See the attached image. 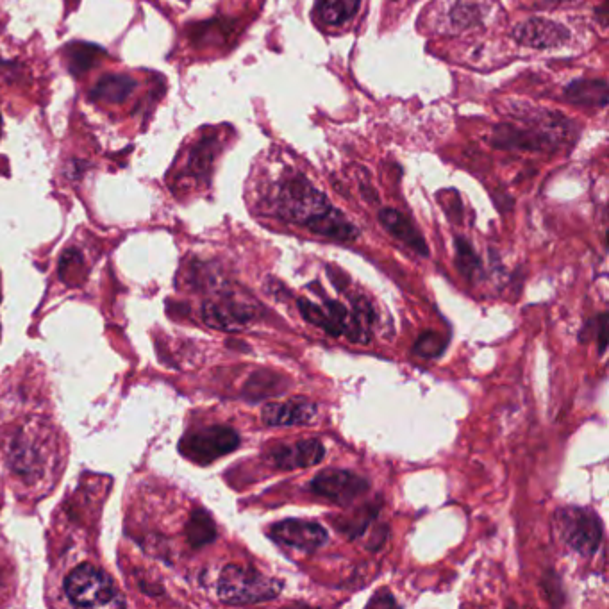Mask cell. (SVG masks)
<instances>
[{
    "label": "cell",
    "instance_id": "6da1fadb",
    "mask_svg": "<svg viewBox=\"0 0 609 609\" xmlns=\"http://www.w3.org/2000/svg\"><path fill=\"white\" fill-rule=\"evenodd\" d=\"M277 206L281 217L334 242H352L359 236L358 227L304 176L290 177L281 184Z\"/></svg>",
    "mask_w": 609,
    "mask_h": 609
},
{
    "label": "cell",
    "instance_id": "7a4b0ae2",
    "mask_svg": "<svg viewBox=\"0 0 609 609\" xmlns=\"http://www.w3.org/2000/svg\"><path fill=\"white\" fill-rule=\"evenodd\" d=\"M217 592L220 601L226 604H258L277 599L283 592V583L261 574L256 568L229 565L220 574Z\"/></svg>",
    "mask_w": 609,
    "mask_h": 609
},
{
    "label": "cell",
    "instance_id": "3957f363",
    "mask_svg": "<svg viewBox=\"0 0 609 609\" xmlns=\"http://www.w3.org/2000/svg\"><path fill=\"white\" fill-rule=\"evenodd\" d=\"M65 593L70 602L81 608L124 606L111 577L92 565H81L68 574Z\"/></svg>",
    "mask_w": 609,
    "mask_h": 609
},
{
    "label": "cell",
    "instance_id": "277c9868",
    "mask_svg": "<svg viewBox=\"0 0 609 609\" xmlns=\"http://www.w3.org/2000/svg\"><path fill=\"white\" fill-rule=\"evenodd\" d=\"M297 306L308 324L326 331L334 338L347 336L354 343L370 342V329L361 326L358 318L354 317V313L345 308L342 302L324 299V306H317L308 299H299Z\"/></svg>",
    "mask_w": 609,
    "mask_h": 609
},
{
    "label": "cell",
    "instance_id": "5b68a950",
    "mask_svg": "<svg viewBox=\"0 0 609 609\" xmlns=\"http://www.w3.org/2000/svg\"><path fill=\"white\" fill-rule=\"evenodd\" d=\"M554 526L570 549L583 556L599 551L604 529L599 515L590 509L561 508L554 515Z\"/></svg>",
    "mask_w": 609,
    "mask_h": 609
},
{
    "label": "cell",
    "instance_id": "8992f818",
    "mask_svg": "<svg viewBox=\"0 0 609 609\" xmlns=\"http://www.w3.org/2000/svg\"><path fill=\"white\" fill-rule=\"evenodd\" d=\"M309 490L338 506H351L352 502L368 493L370 483L351 470L327 468L315 476L309 484Z\"/></svg>",
    "mask_w": 609,
    "mask_h": 609
},
{
    "label": "cell",
    "instance_id": "52a82bcc",
    "mask_svg": "<svg viewBox=\"0 0 609 609\" xmlns=\"http://www.w3.org/2000/svg\"><path fill=\"white\" fill-rule=\"evenodd\" d=\"M240 445V436L231 427L213 426L190 434L183 442V451L197 463H211L226 456Z\"/></svg>",
    "mask_w": 609,
    "mask_h": 609
},
{
    "label": "cell",
    "instance_id": "ba28073f",
    "mask_svg": "<svg viewBox=\"0 0 609 609\" xmlns=\"http://www.w3.org/2000/svg\"><path fill=\"white\" fill-rule=\"evenodd\" d=\"M268 536L276 543L304 552L318 551L329 540L326 527L313 520L301 518H286L276 522L268 529Z\"/></svg>",
    "mask_w": 609,
    "mask_h": 609
},
{
    "label": "cell",
    "instance_id": "9c48e42d",
    "mask_svg": "<svg viewBox=\"0 0 609 609\" xmlns=\"http://www.w3.org/2000/svg\"><path fill=\"white\" fill-rule=\"evenodd\" d=\"M515 40L531 49H556L570 40L567 27L549 18H529L515 29Z\"/></svg>",
    "mask_w": 609,
    "mask_h": 609
},
{
    "label": "cell",
    "instance_id": "30bf717a",
    "mask_svg": "<svg viewBox=\"0 0 609 609\" xmlns=\"http://www.w3.org/2000/svg\"><path fill=\"white\" fill-rule=\"evenodd\" d=\"M326 458V447L324 443L313 438V440H301L292 445H281L272 452V461L281 470H295V468H306L318 465Z\"/></svg>",
    "mask_w": 609,
    "mask_h": 609
},
{
    "label": "cell",
    "instance_id": "8fae6325",
    "mask_svg": "<svg viewBox=\"0 0 609 609\" xmlns=\"http://www.w3.org/2000/svg\"><path fill=\"white\" fill-rule=\"evenodd\" d=\"M318 409L313 402L288 401L267 404L261 418L270 427L304 426L317 418Z\"/></svg>",
    "mask_w": 609,
    "mask_h": 609
},
{
    "label": "cell",
    "instance_id": "7c38bea8",
    "mask_svg": "<svg viewBox=\"0 0 609 609\" xmlns=\"http://www.w3.org/2000/svg\"><path fill=\"white\" fill-rule=\"evenodd\" d=\"M379 222L383 224L384 229L392 234L395 240L404 243L411 251L418 252L420 256H429V247H427L424 236L418 233L417 227L411 224L408 217H404L401 211L393 208H384L379 211Z\"/></svg>",
    "mask_w": 609,
    "mask_h": 609
},
{
    "label": "cell",
    "instance_id": "4fadbf2b",
    "mask_svg": "<svg viewBox=\"0 0 609 609\" xmlns=\"http://www.w3.org/2000/svg\"><path fill=\"white\" fill-rule=\"evenodd\" d=\"M565 97L572 104L604 108L608 104V84L606 81H592V79L574 81L568 84Z\"/></svg>",
    "mask_w": 609,
    "mask_h": 609
},
{
    "label": "cell",
    "instance_id": "5bb4252c",
    "mask_svg": "<svg viewBox=\"0 0 609 609\" xmlns=\"http://www.w3.org/2000/svg\"><path fill=\"white\" fill-rule=\"evenodd\" d=\"M204 318L209 326L220 329H240L251 320V313L238 304H208L204 309Z\"/></svg>",
    "mask_w": 609,
    "mask_h": 609
},
{
    "label": "cell",
    "instance_id": "9a60e30c",
    "mask_svg": "<svg viewBox=\"0 0 609 609\" xmlns=\"http://www.w3.org/2000/svg\"><path fill=\"white\" fill-rule=\"evenodd\" d=\"M361 0H318L317 17L326 26H343L356 17Z\"/></svg>",
    "mask_w": 609,
    "mask_h": 609
},
{
    "label": "cell",
    "instance_id": "2e32d148",
    "mask_svg": "<svg viewBox=\"0 0 609 609\" xmlns=\"http://www.w3.org/2000/svg\"><path fill=\"white\" fill-rule=\"evenodd\" d=\"M484 11L477 0H458L451 9V24L454 29H470L483 22Z\"/></svg>",
    "mask_w": 609,
    "mask_h": 609
},
{
    "label": "cell",
    "instance_id": "e0dca14e",
    "mask_svg": "<svg viewBox=\"0 0 609 609\" xmlns=\"http://www.w3.org/2000/svg\"><path fill=\"white\" fill-rule=\"evenodd\" d=\"M133 86L134 83L129 77H106L93 92V97L102 99V101H122L131 93Z\"/></svg>",
    "mask_w": 609,
    "mask_h": 609
},
{
    "label": "cell",
    "instance_id": "ac0fdd59",
    "mask_svg": "<svg viewBox=\"0 0 609 609\" xmlns=\"http://www.w3.org/2000/svg\"><path fill=\"white\" fill-rule=\"evenodd\" d=\"M456 265L463 277L470 281L481 272V259L465 238H456Z\"/></svg>",
    "mask_w": 609,
    "mask_h": 609
},
{
    "label": "cell",
    "instance_id": "d6986e66",
    "mask_svg": "<svg viewBox=\"0 0 609 609\" xmlns=\"http://www.w3.org/2000/svg\"><path fill=\"white\" fill-rule=\"evenodd\" d=\"M190 540H192L193 545H204V543L211 542L213 538H215V524H213V520L204 513V511H199V513H195L193 515L192 526H190Z\"/></svg>",
    "mask_w": 609,
    "mask_h": 609
},
{
    "label": "cell",
    "instance_id": "ffe728a7",
    "mask_svg": "<svg viewBox=\"0 0 609 609\" xmlns=\"http://www.w3.org/2000/svg\"><path fill=\"white\" fill-rule=\"evenodd\" d=\"M445 345H447V342L443 340L440 334L427 331L418 338L413 351L422 358H438L445 351Z\"/></svg>",
    "mask_w": 609,
    "mask_h": 609
},
{
    "label": "cell",
    "instance_id": "44dd1931",
    "mask_svg": "<svg viewBox=\"0 0 609 609\" xmlns=\"http://www.w3.org/2000/svg\"><path fill=\"white\" fill-rule=\"evenodd\" d=\"M368 608H397L399 602L388 592H377L367 604Z\"/></svg>",
    "mask_w": 609,
    "mask_h": 609
},
{
    "label": "cell",
    "instance_id": "7402d4cb",
    "mask_svg": "<svg viewBox=\"0 0 609 609\" xmlns=\"http://www.w3.org/2000/svg\"><path fill=\"white\" fill-rule=\"evenodd\" d=\"M597 329H599V334H597L599 336L597 338L599 340V354L602 356L606 352V345H608V315L606 313L599 317V327Z\"/></svg>",
    "mask_w": 609,
    "mask_h": 609
},
{
    "label": "cell",
    "instance_id": "603a6c76",
    "mask_svg": "<svg viewBox=\"0 0 609 609\" xmlns=\"http://www.w3.org/2000/svg\"><path fill=\"white\" fill-rule=\"evenodd\" d=\"M0 134H2V118H0Z\"/></svg>",
    "mask_w": 609,
    "mask_h": 609
}]
</instances>
